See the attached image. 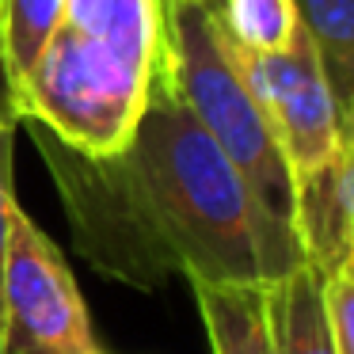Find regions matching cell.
Segmentation results:
<instances>
[{
	"label": "cell",
	"instance_id": "7",
	"mask_svg": "<svg viewBox=\"0 0 354 354\" xmlns=\"http://www.w3.org/2000/svg\"><path fill=\"white\" fill-rule=\"evenodd\" d=\"M263 324L274 354H339L320 305V274L308 263L259 286Z\"/></svg>",
	"mask_w": 354,
	"mask_h": 354
},
{
	"label": "cell",
	"instance_id": "1",
	"mask_svg": "<svg viewBox=\"0 0 354 354\" xmlns=\"http://www.w3.org/2000/svg\"><path fill=\"white\" fill-rule=\"evenodd\" d=\"M62 194L77 252L100 274L156 290L171 274L214 286H263L290 274L248 187L164 77L130 141L84 156L31 122Z\"/></svg>",
	"mask_w": 354,
	"mask_h": 354
},
{
	"label": "cell",
	"instance_id": "14",
	"mask_svg": "<svg viewBox=\"0 0 354 354\" xmlns=\"http://www.w3.org/2000/svg\"><path fill=\"white\" fill-rule=\"evenodd\" d=\"M160 4H179V0H160Z\"/></svg>",
	"mask_w": 354,
	"mask_h": 354
},
{
	"label": "cell",
	"instance_id": "5",
	"mask_svg": "<svg viewBox=\"0 0 354 354\" xmlns=\"http://www.w3.org/2000/svg\"><path fill=\"white\" fill-rule=\"evenodd\" d=\"M229 50L244 84L252 88L255 103L267 115L278 145H282L290 176L297 168L324 160L339 141H354L351 118L339 111L331 84L320 69V57L301 27L290 39V46L270 50V54H248L232 42Z\"/></svg>",
	"mask_w": 354,
	"mask_h": 354
},
{
	"label": "cell",
	"instance_id": "3",
	"mask_svg": "<svg viewBox=\"0 0 354 354\" xmlns=\"http://www.w3.org/2000/svg\"><path fill=\"white\" fill-rule=\"evenodd\" d=\"M164 35H168V80L187 103L194 122L209 133L221 156L232 164L240 183L248 187L263 225L270 232L278 259L301 267L293 240V176L286 153L270 130L252 88L244 84L232 62L229 39L217 24L214 0H179L164 4Z\"/></svg>",
	"mask_w": 354,
	"mask_h": 354
},
{
	"label": "cell",
	"instance_id": "13",
	"mask_svg": "<svg viewBox=\"0 0 354 354\" xmlns=\"http://www.w3.org/2000/svg\"><path fill=\"white\" fill-rule=\"evenodd\" d=\"M16 111L8 100V84L0 73V274H4V252H8V225L12 209H16V187H12V153H16ZM4 354V346H0Z\"/></svg>",
	"mask_w": 354,
	"mask_h": 354
},
{
	"label": "cell",
	"instance_id": "6",
	"mask_svg": "<svg viewBox=\"0 0 354 354\" xmlns=\"http://www.w3.org/2000/svg\"><path fill=\"white\" fill-rule=\"evenodd\" d=\"M290 225L301 259L320 278L354 263V141L293 171Z\"/></svg>",
	"mask_w": 354,
	"mask_h": 354
},
{
	"label": "cell",
	"instance_id": "8",
	"mask_svg": "<svg viewBox=\"0 0 354 354\" xmlns=\"http://www.w3.org/2000/svg\"><path fill=\"white\" fill-rule=\"evenodd\" d=\"M191 290L214 354H274L263 324L259 286L191 282Z\"/></svg>",
	"mask_w": 354,
	"mask_h": 354
},
{
	"label": "cell",
	"instance_id": "9",
	"mask_svg": "<svg viewBox=\"0 0 354 354\" xmlns=\"http://www.w3.org/2000/svg\"><path fill=\"white\" fill-rule=\"evenodd\" d=\"M339 111L354 118V0H290Z\"/></svg>",
	"mask_w": 354,
	"mask_h": 354
},
{
	"label": "cell",
	"instance_id": "12",
	"mask_svg": "<svg viewBox=\"0 0 354 354\" xmlns=\"http://www.w3.org/2000/svg\"><path fill=\"white\" fill-rule=\"evenodd\" d=\"M320 305L339 354H354V263H343L320 278Z\"/></svg>",
	"mask_w": 354,
	"mask_h": 354
},
{
	"label": "cell",
	"instance_id": "2",
	"mask_svg": "<svg viewBox=\"0 0 354 354\" xmlns=\"http://www.w3.org/2000/svg\"><path fill=\"white\" fill-rule=\"evenodd\" d=\"M164 69L160 0H65L57 31L8 100L19 122L84 156H111L130 141Z\"/></svg>",
	"mask_w": 354,
	"mask_h": 354
},
{
	"label": "cell",
	"instance_id": "10",
	"mask_svg": "<svg viewBox=\"0 0 354 354\" xmlns=\"http://www.w3.org/2000/svg\"><path fill=\"white\" fill-rule=\"evenodd\" d=\"M62 12L65 0H0V73L8 88L31 73L62 24Z\"/></svg>",
	"mask_w": 354,
	"mask_h": 354
},
{
	"label": "cell",
	"instance_id": "15",
	"mask_svg": "<svg viewBox=\"0 0 354 354\" xmlns=\"http://www.w3.org/2000/svg\"><path fill=\"white\" fill-rule=\"evenodd\" d=\"M95 354H100V351H95Z\"/></svg>",
	"mask_w": 354,
	"mask_h": 354
},
{
	"label": "cell",
	"instance_id": "4",
	"mask_svg": "<svg viewBox=\"0 0 354 354\" xmlns=\"http://www.w3.org/2000/svg\"><path fill=\"white\" fill-rule=\"evenodd\" d=\"M4 354H95L92 316L65 255L16 202L0 274Z\"/></svg>",
	"mask_w": 354,
	"mask_h": 354
},
{
	"label": "cell",
	"instance_id": "11",
	"mask_svg": "<svg viewBox=\"0 0 354 354\" xmlns=\"http://www.w3.org/2000/svg\"><path fill=\"white\" fill-rule=\"evenodd\" d=\"M225 39L248 54H270L290 46L297 35V16L290 0H214Z\"/></svg>",
	"mask_w": 354,
	"mask_h": 354
}]
</instances>
